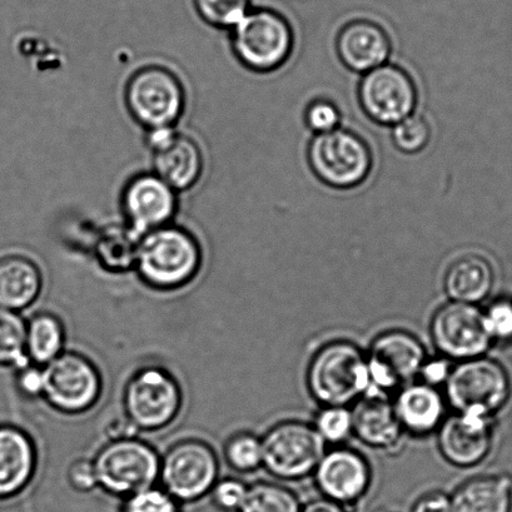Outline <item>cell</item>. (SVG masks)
<instances>
[{
	"label": "cell",
	"instance_id": "obj_1",
	"mask_svg": "<svg viewBox=\"0 0 512 512\" xmlns=\"http://www.w3.org/2000/svg\"><path fill=\"white\" fill-rule=\"evenodd\" d=\"M202 263V245L195 233L171 223L139 238L133 268L144 285L173 291L195 280Z\"/></svg>",
	"mask_w": 512,
	"mask_h": 512
},
{
	"label": "cell",
	"instance_id": "obj_2",
	"mask_svg": "<svg viewBox=\"0 0 512 512\" xmlns=\"http://www.w3.org/2000/svg\"><path fill=\"white\" fill-rule=\"evenodd\" d=\"M306 382L311 396L322 406L356 404L371 394L366 351L346 340L328 342L313 355Z\"/></svg>",
	"mask_w": 512,
	"mask_h": 512
},
{
	"label": "cell",
	"instance_id": "obj_3",
	"mask_svg": "<svg viewBox=\"0 0 512 512\" xmlns=\"http://www.w3.org/2000/svg\"><path fill=\"white\" fill-rule=\"evenodd\" d=\"M123 97L129 116L144 132L176 128L187 108L182 79L157 63L137 68L127 79Z\"/></svg>",
	"mask_w": 512,
	"mask_h": 512
},
{
	"label": "cell",
	"instance_id": "obj_4",
	"mask_svg": "<svg viewBox=\"0 0 512 512\" xmlns=\"http://www.w3.org/2000/svg\"><path fill=\"white\" fill-rule=\"evenodd\" d=\"M444 395L454 412L495 419L511 399V377L506 367L491 357L457 362L444 386Z\"/></svg>",
	"mask_w": 512,
	"mask_h": 512
},
{
	"label": "cell",
	"instance_id": "obj_5",
	"mask_svg": "<svg viewBox=\"0 0 512 512\" xmlns=\"http://www.w3.org/2000/svg\"><path fill=\"white\" fill-rule=\"evenodd\" d=\"M233 56L253 73H271L285 66L295 47L290 22L272 9H251L230 31Z\"/></svg>",
	"mask_w": 512,
	"mask_h": 512
},
{
	"label": "cell",
	"instance_id": "obj_6",
	"mask_svg": "<svg viewBox=\"0 0 512 512\" xmlns=\"http://www.w3.org/2000/svg\"><path fill=\"white\" fill-rule=\"evenodd\" d=\"M307 161L318 181L335 190H352L369 178L374 157L369 144L349 129L313 136Z\"/></svg>",
	"mask_w": 512,
	"mask_h": 512
},
{
	"label": "cell",
	"instance_id": "obj_7",
	"mask_svg": "<svg viewBox=\"0 0 512 512\" xmlns=\"http://www.w3.org/2000/svg\"><path fill=\"white\" fill-rule=\"evenodd\" d=\"M98 487L114 496L127 497L156 486L161 456L147 442L132 439L111 440L93 459Z\"/></svg>",
	"mask_w": 512,
	"mask_h": 512
},
{
	"label": "cell",
	"instance_id": "obj_8",
	"mask_svg": "<svg viewBox=\"0 0 512 512\" xmlns=\"http://www.w3.org/2000/svg\"><path fill=\"white\" fill-rule=\"evenodd\" d=\"M263 469L280 481L313 475L326 452L325 441L312 424L300 420L278 422L261 437Z\"/></svg>",
	"mask_w": 512,
	"mask_h": 512
},
{
	"label": "cell",
	"instance_id": "obj_9",
	"mask_svg": "<svg viewBox=\"0 0 512 512\" xmlns=\"http://www.w3.org/2000/svg\"><path fill=\"white\" fill-rule=\"evenodd\" d=\"M183 395L171 372L161 367H144L124 387L126 417L138 431H158L180 415Z\"/></svg>",
	"mask_w": 512,
	"mask_h": 512
},
{
	"label": "cell",
	"instance_id": "obj_10",
	"mask_svg": "<svg viewBox=\"0 0 512 512\" xmlns=\"http://www.w3.org/2000/svg\"><path fill=\"white\" fill-rule=\"evenodd\" d=\"M366 357L371 394L389 396L419 379L429 354L414 333L389 330L371 341Z\"/></svg>",
	"mask_w": 512,
	"mask_h": 512
},
{
	"label": "cell",
	"instance_id": "obj_11",
	"mask_svg": "<svg viewBox=\"0 0 512 512\" xmlns=\"http://www.w3.org/2000/svg\"><path fill=\"white\" fill-rule=\"evenodd\" d=\"M220 475V462L207 442H176L161 457L158 481L178 502H195L210 494Z\"/></svg>",
	"mask_w": 512,
	"mask_h": 512
},
{
	"label": "cell",
	"instance_id": "obj_12",
	"mask_svg": "<svg viewBox=\"0 0 512 512\" xmlns=\"http://www.w3.org/2000/svg\"><path fill=\"white\" fill-rule=\"evenodd\" d=\"M43 375V399L62 414H83L102 395L103 382L97 366L77 352H63L43 367Z\"/></svg>",
	"mask_w": 512,
	"mask_h": 512
},
{
	"label": "cell",
	"instance_id": "obj_13",
	"mask_svg": "<svg viewBox=\"0 0 512 512\" xmlns=\"http://www.w3.org/2000/svg\"><path fill=\"white\" fill-rule=\"evenodd\" d=\"M432 344L445 359L454 362L486 356L494 346L486 331L480 306L449 301L437 308L430 322Z\"/></svg>",
	"mask_w": 512,
	"mask_h": 512
},
{
	"label": "cell",
	"instance_id": "obj_14",
	"mask_svg": "<svg viewBox=\"0 0 512 512\" xmlns=\"http://www.w3.org/2000/svg\"><path fill=\"white\" fill-rule=\"evenodd\" d=\"M178 195L156 173H136L124 183L119 200L127 230L139 240L149 232L175 223L180 210Z\"/></svg>",
	"mask_w": 512,
	"mask_h": 512
},
{
	"label": "cell",
	"instance_id": "obj_15",
	"mask_svg": "<svg viewBox=\"0 0 512 512\" xmlns=\"http://www.w3.org/2000/svg\"><path fill=\"white\" fill-rule=\"evenodd\" d=\"M362 111L380 126L394 127L415 114L419 93L404 68L386 63L362 76L359 84Z\"/></svg>",
	"mask_w": 512,
	"mask_h": 512
},
{
	"label": "cell",
	"instance_id": "obj_16",
	"mask_svg": "<svg viewBox=\"0 0 512 512\" xmlns=\"http://www.w3.org/2000/svg\"><path fill=\"white\" fill-rule=\"evenodd\" d=\"M153 173L178 193L192 190L205 172V154L195 138L178 128L146 132Z\"/></svg>",
	"mask_w": 512,
	"mask_h": 512
},
{
	"label": "cell",
	"instance_id": "obj_17",
	"mask_svg": "<svg viewBox=\"0 0 512 512\" xmlns=\"http://www.w3.org/2000/svg\"><path fill=\"white\" fill-rule=\"evenodd\" d=\"M322 497L346 507L360 502L370 491L372 467L360 451L336 446L326 451L313 472Z\"/></svg>",
	"mask_w": 512,
	"mask_h": 512
},
{
	"label": "cell",
	"instance_id": "obj_18",
	"mask_svg": "<svg viewBox=\"0 0 512 512\" xmlns=\"http://www.w3.org/2000/svg\"><path fill=\"white\" fill-rule=\"evenodd\" d=\"M436 434L442 459L459 469H471L484 462L494 447L495 419L454 412Z\"/></svg>",
	"mask_w": 512,
	"mask_h": 512
},
{
	"label": "cell",
	"instance_id": "obj_19",
	"mask_svg": "<svg viewBox=\"0 0 512 512\" xmlns=\"http://www.w3.org/2000/svg\"><path fill=\"white\" fill-rule=\"evenodd\" d=\"M336 51L347 69L365 74L389 61L392 43L384 28L367 19L345 24L336 38Z\"/></svg>",
	"mask_w": 512,
	"mask_h": 512
},
{
	"label": "cell",
	"instance_id": "obj_20",
	"mask_svg": "<svg viewBox=\"0 0 512 512\" xmlns=\"http://www.w3.org/2000/svg\"><path fill=\"white\" fill-rule=\"evenodd\" d=\"M405 434L424 437L440 429L447 417L444 392L421 381L402 387L392 401Z\"/></svg>",
	"mask_w": 512,
	"mask_h": 512
},
{
	"label": "cell",
	"instance_id": "obj_21",
	"mask_svg": "<svg viewBox=\"0 0 512 512\" xmlns=\"http://www.w3.org/2000/svg\"><path fill=\"white\" fill-rule=\"evenodd\" d=\"M354 436L370 449L384 452L399 450L404 441L402 429L389 396L370 394L352 409Z\"/></svg>",
	"mask_w": 512,
	"mask_h": 512
},
{
	"label": "cell",
	"instance_id": "obj_22",
	"mask_svg": "<svg viewBox=\"0 0 512 512\" xmlns=\"http://www.w3.org/2000/svg\"><path fill=\"white\" fill-rule=\"evenodd\" d=\"M37 449L26 431L0 425V499H8L31 484L37 470Z\"/></svg>",
	"mask_w": 512,
	"mask_h": 512
},
{
	"label": "cell",
	"instance_id": "obj_23",
	"mask_svg": "<svg viewBox=\"0 0 512 512\" xmlns=\"http://www.w3.org/2000/svg\"><path fill=\"white\" fill-rule=\"evenodd\" d=\"M43 275L31 258L18 253L0 257V308L21 312L41 296Z\"/></svg>",
	"mask_w": 512,
	"mask_h": 512
},
{
	"label": "cell",
	"instance_id": "obj_24",
	"mask_svg": "<svg viewBox=\"0 0 512 512\" xmlns=\"http://www.w3.org/2000/svg\"><path fill=\"white\" fill-rule=\"evenodd\" d=\"M450 497L454 512H512V476L497 472L470 477Z\"/></svg>",
	"mask_w": 512,
	"mask_h": 512
},
{
	"label": "cell",
	"instance_id": "obj_25",
	"mask_svg": "<svg viewBox=\"0 0 512 512\" xmlns=\"http://www.w3.org/2000/svg\"><path fill=\"white\" fill-rule=\"evenodd\" d=\"M495 271L480 255H466L452 262L445 273L444 290L449 301L479 306L491 295Z\"/></svg>",
	"mask_w": 512,
	"mask_h": 512
},
{
	"label": "cell",
	"instance_id": "obj_26",
	"mask_svg": "<svg viewBox=\"0 0 512 512\" xmlns=\"http://www.w3.org/2000/svg\"><path fill=\"white\" fill-rule=\"evenodd\" d=\"M66 330L53 313L42 312L27 322L26 351L32 364L44 367L64 352Z\"/></svg>",
	"mask_w": 512,
	"mask_h": 512
},
{
	"label": "cell",
	"instance_id": "obj_27",
	"mask_svg": "<svg viewBox=\"0 0 512 512\" xmlns=\"http://www.w3.org/2000/svg\"><path fill=\"white\" fill-rule=\"evenodd\" d=\"M27 322L18 312L0 308V366L19 370L31 364L26 351Z\"/></svg>",
	"mask_w": 512,
	"mask_h": 512
},
{
	"label": "cell",
	"instance_id": "obj_28",
	"mask_svg": "<svg viewBox=\"0 0 512 512\" xmlns=\"http://www.w3.org/2000/svg\"><path fill=\"white\" fill-rule=\"evenodd\" d=\"M295 492L277 482H258L248 486L240 512H301Z\"/></svg>",
	"mask_w": 512,
	"mask_h": 512
},
{
	"label": "cell",
	"instance_id": "obj_29",
	"mask_svg": "<svg viewBox=\"0 0 512 512\" xmlns=\"http://www.w3.org/2000/svg\"><path fill=\"white\" fill-rule=\"evenodd\" d=\"M252 0H192L203 23L221 31H231L251 11Z\"/></svg>",
	"mask_w": 512,
	"mask_h": 512
},
{
	"label": "cell",
	"instance_id": "obj_30",
	"mask_svg": "<svg viewBox=\"0 0 512 512\" xmlns=\"http://www.w3.org/2000/svg\"><path fill=\"white\" fill-rule=\"evenodd\" d=\"M223 454L231 469L241 474L260 470L263 465L261 437L251 432H237L227 440Z\"/></svg>",
	"mask_w": 512,
	"mask_h": 512
},
{
	"label": "cell",
	"instance_id": "obj_31",
	"mask_svg": "<svg viewBox=\"0 0 512 512\" xmlns=\"http://www.w3.org/2000/svg\"><path fill=\"white\" fill-rule=\"evenodd\" d=\"M312 425L326 445L344 446L354 436V416L347 406H322Z\"/></svg>",
	"mask_w": 512,
	"mask_h": 512
},
{
	"label": "cell",
	"instance_id": "obj_32",
	"mask_svg": "<svg viewBox=\"0 0 512 512\" xmlns=\"http://www.w3.org/2000/svg\"><path fill=\"white\" fill-rule=\"evenodd\" d=\"M391 138L400 152L416 154L424 151L431 139L429 122L419 114H412L391 127Z\"/></svg>",
	"mask_w": 512,
	"mask_h": 512
},
{
	"label": "cell",
	"instance_id": "obj_33",
	"mask_svg": "<svg viewBox=\"0 0 512 512\" xmlns=\"http://www.w3.org/2000/svg\"><path fill=\"white\" fill-rule=\"evenodd\" d=\"M122 512H180V502L162 487L152 486L124 497Z\"/></svg>",
	"mask_w": 512,
	"mask_h": 512
},
{
	"label": "cell",
	"instance_id": "obj_34",
	"mask_svg": "<svg viewBox=\"0 0 512 512\" xmlns=\"http://www.w3.org/2000/svg\"><path fill=\"white\" fill-rule=\"evenodd\" d=\"M487 333L495 344L512 342V301L499 298L482 310Z\"/></svg>",
	"mask_w": 512,
	"mask_h": 512
},
{
	"label": "cell",
	"instance_id": "obj_35",
	"mask_svg": "<svg viewBox=\"0 0 512 512\" xmlns=\"http://www.w3.org/2000/svg\"><path fill=\"white\" fill-rule=\"evenodd\" d=\"M342 114L335 103L326 98H317L308 104L305 111V124L311 132L325 134L341 128Z\"/></svg>",
	"mask_w": 512,
	"mask_h": 512
},
{
	"label": "cell",
	"instance_id": "obj_36",
	"mask_svg": "<svg viewBox=\"0 0 512 512\" xmlns=\"http://www.w3.org/2000/svg\"><path fill=\"white\" fill-rule=\"evenodd\" d=\"M247 492L248 486L245 482L233 479V477H225V479H218L215 486L212 487L210 495L218 510L240 512Z\"/></svg>",
	"mask_w": 512,
	"mask_h": 512
},
{
	"label": "cell",
	"instance_id": "obj_37",
	"mask_svg": "<svg viewBox=\"0 0 512 512\" xmlns=\"http://www.w3.org/2000/svg\"><path fill=\"white\" fill-rule=\"evenodd\" d=\"M16 385L19 392L27 399L43 397L44 375L43 367L29 364L16 370Z\"/></svg>",
	"mask_w": 512,
	"mask_h": 512
},
{
	"label": "cell",
	"instance_id": "obj_38",
	"mask_svg": "<svg viewBox=\"0 0 512 512\" xmlns=\"http://www.w3.org/2000/svg\"><path fill=\"white\" fill-rule=\"evenodd\" d=\"M69 485L79 492H91L98 487L93 460L79 459L72 462L68 472Z\"/></svg>",
	"mask_w": 512,
	"mask_h": 512
},
{
	"label": "cell",
	"instance_id": "obj_39",
	"mask_svg": "<svg viewBox=\"0 0 512 512\" xmlns=\"http://www.w3.org/2000/svg\"><path fill=\"white\" fill-rule=\"evenodd\" d=\"M452 366H454V362L445 359V357L439 356L431 359L429 356L424 366H422L419 379L424 384L439 389V386H445L447 379H449Z\"/></svg>",
	"mask_w": 512,
	"mask_h": 512
},
{
	"label": "cell",
	"instance_id": "obj_40",
	"mask_svg": "<svg viewBox=\"0 0 512 512\" xmlns=\"http://www.w3.org/2000/svg\"><path fill=\"white\" fill-rule=\"evenodd\" d=\"M411 512H454L451 497L442 491H430L422 495L412 506Z\"/></svg>",
	"mask_w": 512,
	"mask_h": 512
},
{
	"label": "cell",
	"instance_id": "obj_41",
	"mask_svg": "<svg viewBox=\"0 0 512 512\" xmlns=\"http://www.w3.org/2000/svg\"><path fill=\"white\" fill-rule=\"evenodd\" d=\"M301 512H346V509L335 501L320 497L302 505Z\"/></svg>",
	"mask_w": 512,
	"mask_h": 512
}]
</instances>
